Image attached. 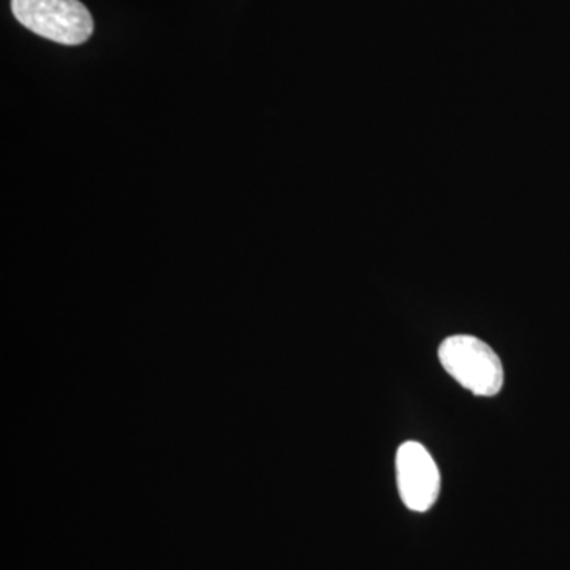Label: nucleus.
<instances>
[{
  "label": "nucleus",
  "mask_w": 570,
  "mask_h": 570,
  "mask_svg": "<svg viewBox=\"0 0 570 570\" xmlns=\"http://www.w3.org/2000/svg\"><path fill=\"white\" fill-rule=\"evenodd\" d=\"M396 480L401 499L414 512L430 510L441 493L439 468L419 442H404L397 449Z\"/></svg>",
  "instance_id": "obj_3"
},
{
  "label": "nucleus",
  "mask_w": 570,
  "mask_h": 570,
  "mask_svg": "<svg viewBox=\"0 0 570 570\" xmlns=\"http://www.w3.org/2000/svg\"><path fill=\"white\" fill-rule=\"evenodd\" d=\"M14 18L29 31L62 45H81L92 36L91 13L80 0H11Z\"/></svg>",
  "instance_id": "obj_2"
},
{
  "label": "nucleus",
  "mask_w": 570,
  "mask_h": 570,
  "mask_svg": "<svg viewBox=\"0 0 570 570\" xmlns=\"http://www.w3.org/2000/svg\"><path fill=\"white\" fill-rule=\"evenodd\" d=\"M450 376L478 396H494L504 387V367L497 352L475 336H450L439 347Z\"/></svg>",
  "instance_id": "obj_1"
}]
</instances>
